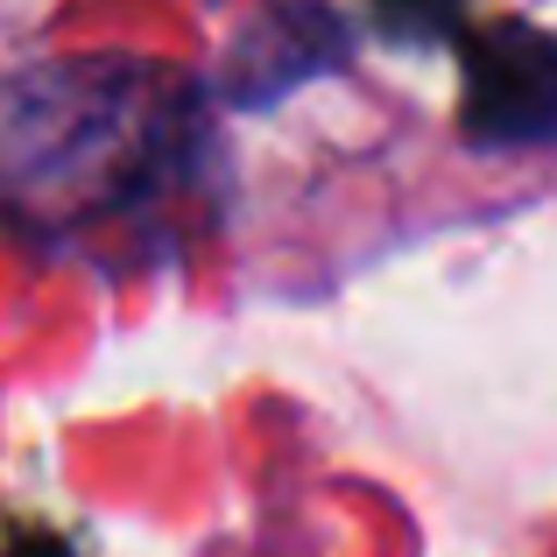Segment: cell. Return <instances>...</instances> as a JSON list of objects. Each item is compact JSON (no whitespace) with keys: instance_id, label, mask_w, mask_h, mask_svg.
<instances>
[{"instance_id":"7a4b0ae2","label":"cell","mask_w":557,"mask_h":557,"mask_svg":"<svg viewBox=\"0 0 557 557\" xmlns=\"http://www.w3.org/2000/svg\"><path fill=\"white\" fill-rule=\"evenodd\" d=\"M466 135L487 149L557 141V36L530 22H494L466 42Z\"/></svg>"},{"instance_id":"6da1fadb","label":"cell","mask_w":557,"mask_h":557,"mask_svg":"<svg viewBox=\"0 0 557 557\" xmlns=\"http://www.w3.org/2000/svg\"><path fill=\"white\" fill-rule=\"evenodd\" d=\"M205 99L149 57H64L0 78V212L28 233L149 219L205 170Z\"/></svg>"}]
</instances>
